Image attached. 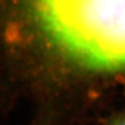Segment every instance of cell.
I'll use <instances>...</instances> for the list:
<instances>
[{"label":"cell","instance_id":"cell-1","mask_svg":"<svg viewBox=\"0 0 125 125\" xmlns=\"http://www.w3.org/2000/svg\"><path fill=\"white\" fill-rule=\"evenodd\" d=\"M56 47L94 71L125 70V0H30Z\"/></svg>","mask_w":125,"mask_h":125},{"label":"cell","instance_id":"cell-2","mask_svg":"<svg viewBox=\"0 0 125 125\" xmlns=\"http://www.w3.org/2000/svg\"><path fill=\"white\" fill-rule=\"evenodd\" d=\"M109 125H125V115H121L115 118Z\"/></svg>","mask_w":125,"mask_h":125}]
</instances>
